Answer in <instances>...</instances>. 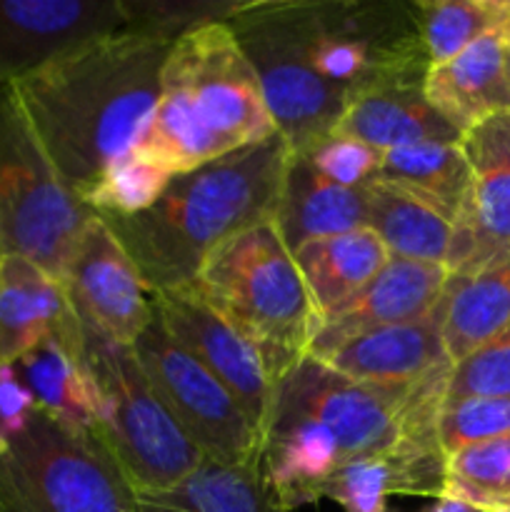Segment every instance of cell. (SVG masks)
Returning a JSON list of instances; mask_svg holds the SVG:
<instances>
[{
  "mask_svg": "<svg viewBox=\"0 0 510 512\" xmlns=\"http://www.w3.org/2000/svg\"><path fill=\"white\" fill-rule=\"evenodd\" d=\"M505 65H508V78H510V20L505 28Z\"/></svg>",
  "mask_w": 510,
  "mask_h": 512,
  "instance_id": "obj_36",
  "label": "cell"
},
{
  "mask_svg": "<svg viewBox=\"0 0 510 512\" xmlns=\"http://www.w3.org/2000/svg\"><path fill=\"white\" fill-rule=\"evenodd\" d=\"M460 148L470 165V203L445 270L473 275L510 258V113L470 128Z\"/></svg>",
  "mask_w": 510,
  "mask_h": 512,
  "instance_id": "obj_13",
  "label": "cell"
},
{
  "mask_svg": "<svg viewBox=\"0 0 510 512\" xmlns=\"http://www.w3.org/2000/svg\"><path fill=\"white\" fill-rule=\"evenodd\" d=\"M65 295L85 330L133 345L153 320V298L120 240L95 215L65 268Z\"/></svg>",
  "mask_w": 510,
  "mask_h": 512,
  "instance_id": "obj_11",
  "label": "cell"
},
{
  "mask_svg": "<svg viewBox=\"0 0 510 512\" xmlns=\"http://www.w3.org/2000/svg\"><path fill=\"white\" fill-rule=\"evenodd\" d=\"M125 30L175 43L210 23H228L245 0H120Z\"/></svg>",
  "mask_w": 510,
  "mask_h": 512,
  "instance_id": "obj_29",
  "label": "cell"
},
{
  "mask_svg": "<svg viewBox=\"0 0 510 512\" xmlns=\"http://www.w3.org/2000/svg\"><path fill=\"white\" fill-rule=\"evenodd\" d=\"M93 218L63 185L13 85H0V255H20L60 280Z\"/></svg>",
  "mask_w": 510,
  "mask_h": 512,
  "instance_id": "obj_7",
  "label": "cell"
},
{
  "mask_svg": "<svg viewBox=\"0 0 510 512\" xmlns=\"http://www.w3.org/2000/svg\"><path fill=\"white\" fill-rule=\"evenodd\" d=\"M443 498L510 512V435L468 445L448 458Z\"/></svg>",
  "mask_w": 510,
  "mask_h": 512,
  "instance_id": "obj_28",
  "label": "cell"
},
{
  "mask_svg": "<svg viewBox=\"0 0 510 512\" xmlns=\"http://www.w3.org/2000/svg\"><path fill=\"white\" fill-rule=\"evenodd\" d=\"M53 335H83L63 283L20 255H0V365L20 363Z\"/></svg>",
  "mask_w": 510,
  "mask_h": 512,
  "instance_id": "obj_16",
  "label": "cell"
},
{
  "mask_svg": "<svg viewBox=\"0 0 510 512\" xmlns=\"http://www.w3.org/2000/svg\"><path fill=\"white\" fill-rule=\"evenodd\" d=\"M340 465L338 445L323 425L273 410L265 433L263 470L280 508L293 512L323 500L325 483Z\"/></svg>",
  "mask_w": 510,
  "mask_h": 512,
  "instance_id": "obj_19",
  "label": "cell"
},
{
  "mask_svg": "<svg viewBox=\"0 0 510 512\" xmlns=\"http://www.w3.org/2000/svg\"><path fill=\"white\" fill-rule=\"evenodd\" d=\"M445 283L448 270L443 265L390 258L363 290L320 320L308 355L320 358L360 333L425 318L443 298Z\"/></svg>",
  "mask_w": 510,
  "mask_h": 512,
  "instance_id": "obj_14",
  "label": "cell"
},
{
  "mask_svg": "<svg viewBox=\"0 0 510 512\" xmlns=\"http://www.w3.org/2000/svg\"><path fill=\"white\" fill-rule=\"evenodd\" d=\"M458 398H510V323L453 365L445 400Z\"/></svg>",
  "mask_w": 510,
  "mask_h": 512,
  "instance_id": "obj_33",
  "label": "cell"
},
{
  "mask_svg": "<svg viewBox=\"0 0 510 512\" xmlns=\"http://www.w3.org/2000/svg\"><path fill=\"white\" fill-rule=\"evenodd\" d=\"M170 48L120 30L13 85L63 185L85 205L148 128Z\"/></svg>",
  "mask_w": 510,
  "mask_h": 512,
  "instance_id": "obj_2",
  "label": "cell"
},
{
  "mask_svg": "<svg viewBox=\"0 0 510 512\" xmlns=\"http://www.w3.org/2000/svg\"><path fill=\"white\" fill-rule=\"evenodd\" d=\"M300 275L313 298L318 318L363 290L390 260L378 235L370 228L350 230L333 238L305 243L293 253Z\"/></svg>",
  "mask_w": 510,
  "mask_h": 512,
  "instance_id": "obj_24",
  "label": "cell"
},
{
  "mask_svg": "<svg viewBox=\"0 0 510 512\" xmlns=\"http://www.w3.org/2000/svg\"><path fill=\"white\" fill-rule=\"evenodd\" d=\"M430 65L463 53L483 35L508 28L510 0H415Z\"/></svg>",
  "mask_w": 510,
  "mask_h": 512,
  "instance_id": "obj_27",
  "label": "cell"
},
{
  "mask_svg": "<svg viewBox=\"0 0 510 512\" xmlns=\"http://www.w3.org/2000/svg\"><path fill=\"white\" fill-rule=\"evenodd\" d=\"M133 353L170 418L205 460L220 465L263 463L265 435L225 385L165 333L155 313L133 343Z\"/></svg>",
  "mask_w": 510,
  "mask_h": 512,
  "instance_id": "obj_9",
  "label": "cell"
},
{
  "mask_svg": "<svg viewBox=\"0 0 510 512\" xmlns=\"http://www.w3.org/2000/svg\"><path fill=\"white\" fill-rule=\"evenodd\" d=\"M390 495H403V480L390 455L343 463L323 490V498L345 512H388Z\"/></svg>",
  "mask_w": 510,
  "mask_h": 512,
  "instance_id": "obj_30",
  "label": "cell"
},
{
  "mask_svg": "<svg viewBox=\"0 0 510 512\" xmlns=\"http://www.w3.org/2000/svg\"><path fill=\"white\" fill-rule=\"evenodd\" d=\"M290 148L278 133L170 178L150 208L98 215L150 293L193 285L228 240L275 215Z\"/></svg>",
  "mask_w": 510,
  "mask_h": 512,
  "instance_id": "obj_3",
  "label": "cell"
},
{
  "mask_svg": "<svg viewBox=\"0 0 510 512\" xmlns=\"http://www.w3.org/2000/svg\"><path fill=\"white\" fill-rule=\"evenodd\" d=\"M173 175L155 168L135 153L115 163L88 198V208L98 215H135L150 208Z\"/></svg>",
  "mask_w": 510,
  "mask_h": 512,
  "instance_id": "obj_31",
  "label": "cell"
},
{
  "mask_svg": "<svg viewBox=\"0 0 510 512\" xmlns=\"http://www.w3.org/2000/svg\"><path fill=\"white\" fill-rule=\"evenodd\" d=\"M13 368L40 408L75 428L98 430L103 405L85 365V335H53Z\"/></svg>",
  "mask_w": 510,
  "mask_h": 512,
  "instance_id": "obj_21",
  "label": "cell"
},
{
  "mask_svg": "<svg viewBox=\"0 0 510 512\" xmlns=\"http://www.w3.org/2000/svg\"><path fill=\"white\" fill-rule=\"evenodd\" d=\"M448 358H468L510 323V258L473 275H448L438 303Z\"/></svg>",
  "mask_w": 510,
  "mask_h": 512,
  "instance_id": "obj_22",
  "label": "cell"
},
{
  "mask_svg": "<svg viewBox=\"0 0 510 512\" xmlns=\"http://www.w3.org/2000/svg\"><path fill=\"white\" fill-rule=\"evenodd\" d=\"M275 133L258 73L233 30L210 23L170 48L153 118L133 153L180 175Z\"/></svg>",
  "mask_w": 510,
  "mask_h": 512,
  "instance_id": "obj_4",
  "label": "cell"
},
{
  "mask_svg": "<svg viewBox=\"0 0 510 512\" xmlns=\"http://www.w3.org/2000/svg\"><path fill=\"white\" fill-rule=\"evenodd\" d=\"M423 90L428 103L463 135L493 115L510 113L505 28L483 35L445 63L430 65Z\"/></svg>",
  "mask_w": 510,
  "mask_h": 512,
  "instance_id": "obj_17",
  "label": "cell"
},
{
  "mask_svg": "<svg viewBox=\"0 0 510 512\" xmlns=\"http://www.w3.org/2000/svg\"><path fill=\"white\" fill-rule=\"evenodd\" d=\"M120 30V0H0V85L23 83Z\"/></svg>",
  "mask_w": 510,
  "mask_h": 512,
  "instance_id": "obj_12",
  "label": "cell"
},
{
  "mask_svg": "<svg viewBox=\"0 0 510 512\" xmlns=\"http://www.w3.org/2000/svg\"><path fill=\"white\" fill-rule=\"evenodd\" d=\"M0 512H138V493L98 430L35 403L0 433Z\"/></svg>",
  "mask_w": 510,
  "mask_h": 512,
  "instance_id": "obj_6",
  "label": "cell"
},
{
  "mask_svg": "<svg viewBox=\"0 0 510 512\" xmlns=\"http://www.w3.org/2000/svg\"><path fill=\"white\" fill-rule=\"evenodd\" d=\"M228 25L290 153L355 100L423 85L430 68L415 0H245Z\"/></svg>",
  "mask_w": 510,
  "mask_h": 512,
  "instance_id": "obj_1",
  "label": "cell"
},
{
  "mask_svg": "<svg viewBox=\"0 0 510 512\" xmlns=\"http://www.w3.org/2000/svg\"><path fill=\"white\" fill-rule=\"evenodd\" d=\"M368 188H345L290 153L273 225L290 253L313 240L368 228Z\"/></svg>",
  "mask_w": 510,
  "mask_h": 512,
  "instance_id": "obj_18",
  "label": "cell"
},
{
  "mask_svg": "<svg viewBox=\"0 0 510 512\" xmlns=\"http://www.w3.org/2000/svg\"><path fill=\"white\" fill-rule=\"evenodd\" d=\"M295 153L303 155L325 178L345 185V188H370L378 178L380 160H383V153L360 140L335 133V130L320 135L318 140Z\"/></svg>",
  "mask_w": 510,
  "mask_h": 512,
  "instance_id": "obj_34",
  "label": "cell"
},
{
  "mask_svg": "<svg viewBox=\"0 0 510 512\" xmlns=\"http://www.w3.org/2000/svg\"><path fill=\"white\" fill-rule=\"evenodd\" d=\"M368 228L380 238L390 258L448 265L455 225L410 195L375 180L368 188Z\"/></svg>",
  "mask_w": 510,
  "mask_h": 512,
  "instance_id": "obj_26",
  "label": "cell"
},
{
  "mask_svg": "<svg viewBox=\"0 0 510 512\" xmlns=\"http://www.w3.org/2000/svg\"><path fill=\"white\" fill-rule=\"evenodd\" d=\"M138 512H285L260 465L205 460L178 485L138 493Z\"/></svg>",
  "mask_w": 510,
  "mask_h": 512,
  "instance_id": "obj_25",
  "label": "cell"
},
{
  "mask_svg": "<svg viewBox=\"0 0 510 512\" xmlns=\"http://www.w3.org/2000/svg\"><path fill=\"white\" fill-rule=\"evenodd\" d=\"M333 130L370 145L378 153L418 143L463 140V133L428 103L423 85H393L365 95L345 110Z\"/></svg>",
  "mask_w": 510,
  "mask_h": 512,
  "instance_id": "obj_20",
  "label": "cell"
},
{
  "mask_svg": "<svg viewBox=\"0 0 510 512\" xmlns=\"http://www.w3.org/2000/svg\"><path fill=\"white\" fill-rule=\"evenodd\" d=\"M425 512H493V510L475 508V505L463 503V500H455V498H438Z\"/></svg>",
  "mask_w": 510,
  "mask_h": 512,
  "instance_id": "obj_35",
  "label": "cell"
},
{
  "mask_svg": "<svg viewBox=\"0 0 510 512\" xmlns=\"http://www.w3.org/2000/svg\"><path fill=\"white\" fill-rule=\"evenodd\" d=\"M378 183L460 225L470 203V165L460 143H418L383 153Z\"/></svg>",
  "mask_w": 510,
  "mask_h": 512,
  "instance_id": "obj_23",
  "label": "cell"
},
{
  "mask_svg": "<svg viewBox=\"0 0 510 512\" xmlns=\"http://www.w3.org/2000/svg\"><path fill=\"white\" fill-rule=\"evenodd\" d=\"M85 335V365L100 393V438L133 483L135 493H158L178 485L205 463L203 453L178 428L148 375L140 368L133 345H118Z\"/></svg>",
  "mask_w": 510,
  "mask_h": 512,
  "instance_id": "obj_8",
  "label": "cell"
},
{
  "mask_svg": "<svg viewBox=\"0 0 510 512\" xmlns=\"http://www.w3.org/2000/svg\"><path fill=\"white\" fill-rule=\"evenodd\" d=\"M315 360L355 383L370 385L418 383L453 363L445 353L438 305L425 318L360 333Z\"/></svg>",
  "mask_w": 510,
  "mask_h": 512,
  "instance_id": "obj_15",
  "label": "cell"
},
{
  "mask_svg": "<svg viewBox=\"0 0 510 512\" xmlns=\"http://www.w3.org/2000/svg\"><path fill=\"white\" fill-rule=\"evenodd\" d=\"M165 333L225 385L260 433H268L278 378L265 355L215 313L193 285L150 293Z\"/></svg>",
  "mask_w": 510,
  "mask_h": 512,
  "instance_id": "obj_10",
  "label": "cell"
},
{
  "mask_svg": "<svg viewBox=\"0 0 510 512\" xmlns=\"http://www.w3.org/2000/svg\"><path fill=\"white\" fill-rule=\"evenodd\" d=\"M510 435V398L443 400L438 438L445 458L468 445Z\"/></svg>",
  "mask_w": 510,
  "mask_h": 512,
  "instance_id": "obj_32",
  "label": "cell"
},
{
  "mask_svg": "<svg viewBox=\"0 0 510 512\" xmlns=\"http://www.w3.org/2000/svg\"><path fill=\"white\" fill-rule=\"evenodd\" d=\"M193 288L265 355L278 383L318 335V310L273 220L215 250Z\"/></svg>",
  "mask_w": 510,
  "mask_h": 512,
  "instance_id": "obj_5",
  "label": "cell"
}]
</instances>
